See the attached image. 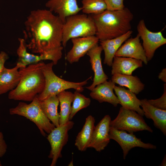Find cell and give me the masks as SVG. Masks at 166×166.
<instances>
[{
  "label": "cell",
  "mask_w": 166,
  "mask_h": 166,
  "mask_svg": "<svg viewBox=\"0 0 166 166\" xmlns=\"http://www.w3.org/2000/svg\"><path fill=\"white\" fill-rule=\"evenodd\" d=\"M49 10L57 14L64 23L68 17L77 14L81 10L77 0H49L45 3Z\"/></svg>",
  "instance_id": "obj_16"
},
{
  "label": "cell",
  "mask_w": 166,
  "mask_h": 166,
  "mask_svg": "<svg viewBox=\"0 0 166 166\" xmlns=\"http://www.w3.org/2000/svg\"><path fill=\"white\" fill-rule=\"evenodd\" d=\"M111 118L105 115L95 127L92 139L89 148H93L97 152L104 150L110 142V124Z\"/></svg>",
  "instance_id": "obj_13"
},
{
  "label": "cell",
  "mask_w": 166,
  "mask_h": 166,
  "mask_svg": "<svg viewBox=\"0 0 166 166\" xmlns=\"http://www.w3.org/2000/svg\"><path fill=\"white\" fill-rule=\"evenodd\" d=\"M72 103L69 117V120H71L80 110L89 106L91 103V100L80 92L75 90L73 93Z\"/></svg>",
  "instance_id": "obj_28"
},
{
  "label": "cell",
  "mask_w": 166,
  "mask_h": 166,
  "mask_svg": "<svg viewBox=\"0 0 166 166\" xmlns=\"http://www.w3.org/2000/svg\"><path fill=\"white\" fill-rule=\"evenodd\" d=\"M137 34L134 38L127 39L117 50L115 56L132 58L141 61L145 65L148 61L146 54Z\"/></svg>",
  "instance_id": "obj_15"
},
{
  "label": "cell",
  "mask_w": 166,
  "mask_h": 166,
  "mask_svg": "<svg viewBox=\"0 0 166 166\" xmlns=\"http://www.w3.org/2000/svg\"><path fill=\"white\" fill-rule=\"evenodd\" d=\"M158 77L161 81L166 83V69L165 68L162 69L159 73Z\"/></svg>",
  "instance_id": "obj_33"
},
{
  "label": "cell",
  "mask_w": 166,
  "mask_h": 166,
  "mask_svg": "<svg viewBox=\"0 0 166 166\" xmlns=\"http://www.w3.org/2000/svg\"><path fill=\"white\" fill-rule=\"evenodd\" d=\"M109 137L110 139L116 141L121 147L124 160L126 159L129 151L134 148L139 147L147 149H155L156 148L155 145L143 142L133 133H128L125 131L117 130L111 127Z\"/></svg>",
  "instance_id": "obj_11"
},
{
  "label": "cell",
  "mask_w": 166,
  "mask_h": 166,
  "mask_svg": "<svg viewBox=\"0 0 166 166\" xmlns=\"http://www.w3.org/2000/svg\"><path fill=\"white\" fill-rule=\"evenodd\" d=\"M96 33V26L91 15L77 14L69 16L63 25L62 46L65 47L72 38L94 36Z\"/></svg>",
  "instance_id": "obj_5"
},
{
  "label": "cell",
  "mask_w": 166,
  "mask_h": 166,
  "mask_svg": "<svg viewBox=\"0 0 166 166\" xmlns=\"http://www.w3.org/2000/svg\"><path fill=\"white\" fill-rule=\"evenodd\" d=\"M114 90L122 107L134 110L142 116H144V112L140 107V100L135 93L121 86L115 85Z\"/></svg>",
  "instance_id": "obj_20"
},
{
  "label": "cell",
  "mask_w": 166,
  "mask_h": 166,
  "mask_svg": "<svg viewBox=\"0 0 166 166\" xmlns=\"http://www.w3.org/2000/svg\"><path fill=\"white\" fill-rule=\"evenodd\" d=\"M141 106L144 115L148 119H152L154 125L166 135V110L157 108L150 104L146 99L140 100Z\"/></svg>",
  "instance_id": "obj_19"
},
{
  "label": "cell",
  "mask_w": 166,
  "mask_h": 166,
  "mask_svg": "<svg viewBox=\"0 0 166 166\" xmlns=\"http://www.w3.org/2000/svg\"><path fill=\"white\" fill-rule=\"evenodd\" d=\"M8 55L5 52L2 51L0 53V74L4 68L6 61L9 59Z\"/></svg>",
  "instance_id": "obj_32"
},
{
  "label": "cell",
  "mask_w": 166,
  "mask_h": 166,
  "mask_svg": "<svg viewBox=\"0 0 166 166\" xmlns=\"http://www.w3.org/2000/svg\"><path fill=\"white\" fill-rule=\"evenodd\" d=\"M41 107L45 114L55 127L59 125V113L57 111L59 102L57 95L51 96L40 101Z\"/></svg>",
  "instance_id": "obj_24"
},
{
  "label": "cell",
  "mask_w": 166,
  "mask_h": 166,
  "mask_svg": "<svg viewBox=\"0 0 166 166\" xmlns=\"http://www.w3.org/2000/svg\"><path fill=\"white\" fill-rule=\"evenodd\" d=\"M111 80L120 86H124L135 94H138L144 88V85L136 76L116 73L112 75Z\"/></svg>",
  "instance_id": "obj_23"
},
{
  "label": "cell",
  "mask_w": 166,
  "mask_h": 166,
  "mask_svg": "<svg viewBox=\"0 0 166 166\" xmlns=\"http://www.w3.org/2000/svg\"><path fill=\"white\" fill-rule=\"evenodd\" d=\"M111 66L112 75L116 73L132 75L135 70L143 66V62L132 58L115 56Z\"/></svg>",
  "instance_id": "obj_21"
},
{
  "label": "cell",
  "mask_w": 166,
  "mask_h": 166,
  "mask_svg": "<svg viewBox=\"0 0 166 166\" xmlns=\"http://www.w3.org/2000/svg\"><path fill=\"white\" fill-rule=\"evenodd\" d=\"M71 40L73 47L65 57L66 60L71 64L78 61L80 58L99 41L95 35L73 38Z\"/></svg>",
  "instance_id": "obj_12"
},
{
  "label": "cell",
  "mask_w": 166,
  "mask_h": 166,
  "mask_svg": "<svg viewBox=\"0 0 166 166\" xmlns=\"http://www.w3.org/2000/svg\"><path fill=\"white\" fill-rule=\"evenodd\" d=\"M95 119L91 115L86 117L81 131L76 136L75 145L80 151L86 150L91 142L95 128Z\"/></svg>",
  "instance_id": "obj_22"
},
{
  "label": "cell",
  "mask_w": 166,
  "mask_h": 166,
  "mask_svg": "<svg viewBox=\"0 0 166 166\" xmlns=\"http://www.w3.org/2000/svg\"><path fill=\"white\" fill-rule=\"evenodd\" d=\"M107 6V10H117L123 9L125 6L124 0H104Z\"/></svg>",
  "instance_id": "obj_30"
},
{
  "label": "cell",
  "mask_w": 166,
  "mask_h": 166,
  "mask_svg": "<svg viewBox=\"0 0 166 166\" xmlns=\"http://www.w3.org/2000/svg\"><path fill=\"white\" fill-rule=\"evenodd\" d=\"M99 41L105 53L104 64L111 66L115 53L120 47L116 43L114 38Z\"/></svg>",
  "instance_id": "obj_26"
},
{
  "label": "cell",
  "mask_w": 166,
  "mask_h": 166,
  "mask_svg": "<svg viewBox=\"0 0 166 166\" xmlns=\"http://www.w3.org/2000/svg\"><path fill=\"white\" fill-rule=\"evenodd\" d=\"M63 24L49 10L31 11L24 23L23 39L27 48L40 54L61 46Z\"/></svg>",
  "instance_id": "obj_1"
},
{
  "label": "cell",
  "mask_w": 166,
  "mask_h": 166,
  "mask_svg": "<svg viewBox=\"0 0 166 166\" xmlns=\"http://www.w3.org/2000/svg\"><path fill=\"white\" fill-rule=\"evenodd\" d=\"M166 155H165L164 156V157L160 166H166Z\"/></svg>",
  "instance_id": "obj_34"
},
{
  "label": "cell",
  "mask_w": 166,
  "mask_h": 166,
  "mask_svg": "<svg viewBox=\"0 0 166 166\" xmlns=\"http://www.w3.org/2000/svg\"><path fill=\"white\" fill-rule=\"evenodd\" d=\"M115 85V83L111 80L106 81L96 86L91 91L90 96L100 103L107 102L117 107L120 102L113 92Z\"/></svg>",
  "instance_id": "obj_17"
},
{
  "label": "cell",
  "mask_w": 166,
  "mask_h": 166,
  "mask_svg": "<svg viewBox=\"0 0 166 166\" xmlns=\"http://www.w3.org/2000/svg\"><path fill=\"white\" fill-rule=\"evenodd\" d=\"M81 10L85 14H96L107 10L104 0H82Z\"/></svg>",
  "instance_id": "obj_27"
},
{
  "label": "cell",
  "mask_w": 166,
  "mask_h": 166,
  "mask_svg": "<svg viewBox=\"0 0 166 166\" xmlns=\"http://www.w3.org/2000/svg\"><path fill=\"white\" fill-rule=\"evenodd\" d=\"M142 117L134 110L121 106L117 117L111 121L110 126L116 129L129 133L144 130L152 133L153 130L146 124Z\"/></svg>",
  "instance_id": "obj_7"
},
{
  "label": "cell",
  "mask_w": 166,
  "mask_h": 166,
  "mask_svg": "<svg viewBox=\"0 0 166 166\" xmlns=\"http://www.w3.org/2000/svg\"><path fill=\"white\" fill-rule=\"evenodd\" d=\"M43 62L20 68L21 78L17 87L10 91L8 98L16 101H31L43 91L45 78L42 70Z\"/></svg>",
  "instance_id": "obj_3"
},
{
  "label": "cell",
  "mask_w": 166,
  "mask_h": 166,
  "mask_svg": "<svg viewBox=\"0 0 166 166\" xmlns=\"http://www.w3.org/2000/svg\"><path fill=\"white\" fill-rule=\"evenodd\" d=\"M74 123L69 120L66 123L55 127L49 133L47 139L50 146L48 157L52 161L50 166H55L58 159L62 157L61 151L69 139L68 132L73 127Z\"/></svg>",
  "instance_id": "obj_8"
},
{
  "label": "cell",
  "mask_w": 166,
  "mask_h": 166,
  "mask_svg": "<svg viewBox=\"0 0 166 166\" xmlns=\"http://www.w3.org/2000/svg\"><path fill=\"white\" fill-rule=\"evenodd\" d=\"M148 102L158 109L166 110V84H164V93L162 96L156 99L148 100Z\"/></svg>",
  "instance_id": "obj_29"
},
{
  "label": "cell",
  "mask_w": 166,
  "mask_h": 166,
  "mask_svg": "<svg viewBox=\"0 0 166 166\" xmlns=\"http://www.w3.org/2000/svg\"><path fill=\"white\" fill-rule=\"evenodd\" d=\"M68 166H73V160H72L69 163V164H68Z\"/></svg>",
  "instance_id": "obj_35"
},
{
  "label": "cell",
  "mask_w": 166,
  "mask_h": 166,
  "mask_svg": "<svg viewBox=\"0 0 166 166\" xmlns=\"http://www.w3.org/2000/svg\"><path fill=\"white\" fill-rule=\"evenodd\" d=\"M9 112L10 115L22 116L34 122L44 136L45 132L49 134L55 127L45 114L37 95L29 104L19 102L16 107L10 108Z\"/></svg>",
  "instance_id": "obj_6"
},
{
  "label": "cell",
  "mask_w": 166,
  "mask_h": 166,
  "mask_svg": "<svg viewBox=\"0 0 166 166\" xmlns=\"http://www.w3.org/2000/svg\"><path fill=\"white\" fill-rule=\"evenodd\" d=\"M19 45L17 50L18 57V62L20 63L24 67L30 64H35L43 60H49L52 61L54 65H56L62 56L63 46L53 49L39 55H35L28 53L23 38H19Z\"/></svg>",
  "instance_id": "obj_9"
},
{
  "label": "cell",
  "mask_w": 166,
  "mask_h": 166,
  "mask_svg": "<svg viewBox=\"0 0 166 166\" xmlns=\"http://www.w3.org/2000/svg\"><path fill=\"white\" fill-rule=\"evenodd\" d=\"M7 145L4 139L3 133L0 132V157H2L7 151Z\"/></svg>",
  "instance_id": "obj_31"
},
{
  "label": "cell",
  "mask_w": 166,
  "mask_h": 166,
  "mask_svg": "<svg viewBox=\"0 0 166 166\" xmlns=\"http://www.w3.org/2000/svg\"><path fill=\"white\" fill-rule=\"evenodd\" d=\"M24 67H25L18 62L12 68L4 67L0 74V95L10 91L17 87L21 78L19 69Z\"/></svg>",
  "instance_id": "obj_18"
},
{
  "label": "cell",
  "mask_w": 166,
  "mask_h": 166,
  "mask_svg": "<svg viewBox=\"0 0 166 166\" xmlns=\"http://www.w3.org/2000/svg\"><path fill=\"white\" fill-rule=\"evenodd\" d=\"M2 166V164L1 163V161H0V166Z\"/></svg>",
  "instance_id": "obj_36"
},
{
  "label": "cell",
  "mask_w": 166,
  "mask_h": 166,
  "mask_svg": "<svg viewBox=\"0 0 166 166\" xmlns=\"http://www.w3.org/2000/svg\"><path fill=\"white\" fill-rule=\"evenodd\" d=\"M57 96L60 104V111L59 124H64L68 121L71 110L73 93L69 91L64 90L58 93Z\"/></svg>",
  "instance_id": "obj_25"
},
{
  "label": "cell",
  "mask_w": 166,
  "mask_h": 166,
  "mask_svg": "<svg viewBox=\"0 0 166 166\" xmlns=\"http://www.w3.org/2000/svg\"><path fill=\"white\" fill-rule=\"evenodd\" d=\"M137 30L138 34L142 40V46L149 61L152 58L156 50L166 44V39L163 36L162 31L153 32L149 30L143 19L139 22Z\"/></svg>",
  "instance_id": "obj_10"
},
{
  "label": "cell",
  "mask_w": 166,
  "mask_h": 166,
  "mask_svg": "<svg viewBox=\"0 0 166 166\" xmlns=\"http://www.w3.org/2000/svg\"><path fill=\"white\" fill-rule=\"evenodd\" d=\"M54 64L52 62L47 64L44 62L42 70L45 78V85L41 93L37 95L40 101L51 96L57 95L60 92L69 89H73L80 93L84 90L83 86L88 83L91 76L84 81L74 82L65 80L56 75L53 70Z\"/></svg>",
  "instance_id": "obj_4"
},
{
  "label": "cell",
  "mask_w": 166,
  "mask_h": 166,
  "mask_svg": "<svg viewBox=\"0 0 166 166\" xmlns=\"http://www.w3.org/2000/svg\"><path fill=\"white\" fill-rule=\"evenodd\" d=\"M103 49L98 44L92 48L86 53L89 57L92 70L94 73V77L92 84L86 88L91 91L97 85L107 81L108 76L105 74L103 69L101 57Z\"/></svg>",
  "instance_id": "obj_14"
},
{
  "label": "cell",
  "mask_w": 166,
  "mask_h": 166,
  "mask_svg": "<svg viewBox=\"0 0 166 166\" xmlns=\"http://www.w3.org/2000/svg\"><path fill=\"white\" fill-rule=\"evenodd\" d=\"M90 15L96 26L95 36L99 41L116 38L131 30L133 15L127 8L117 10H106Z\"/></svg>",
  "instance_id": "obj_2"
}]
</instances>
